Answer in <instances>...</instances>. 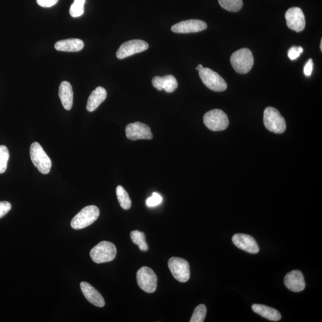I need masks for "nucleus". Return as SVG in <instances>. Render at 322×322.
<instances>
[{
    "instance_id": "aec40b11",
    "label": "nucleus",
    "mask_w": 322,
    "mask_h": 322,
    "mask_svg": "<svg viewBox=\"0 0 322 322\" xmlns=\"http://www.w3.org/2000/svg\"><path fill=\"white\" fill-rule=\"evenodd\" d=\"M107 92L105 89L102 87L97 88L93 90L89 97L87 110L90 112L95 111L100 104L105 100Z\"/></svg>"
},
{
    "instance_id": "1a4fd4ad",
    "label": "nucleus",
    "mask_w": 322,
    "mask_h": 322,
    "mask_svg": "<svg viewBox=\"0 0 322 322\" xmlns=\"http://www.w3.org/2000/svg\"><path fill=\"white\" fill-rule=\"evenodd\" d=\"M169 269L174 277L179 282H186L190 276V266L186 260L180 257H172L168 262Z\"/></svg>"
},
{
    "instance_id": "dca6fc26",
    "label": "nucleus",
    "mask_w": 322,
    "mask_h": 322,
    "mask_svg": "<svg viewBox=\"0 0 322 322\" xmlns=\"http://www.w3.org/2000/svg\"><path fill=\"white\" fill-rule=\"evenodd\" d=\"M80 287L85 298L92 305L98 307H103L105 305L103 296L91 285L88 282H82Z\"/></svg>"
},
{
    "instance_id": "a878e982",
    "label": "nucleus",
    "mask_w": 322,
    "mask_h": 322,
    "mask_svg": "<svg viewBox=\"0 0 322 322\" xmlns=\"http://www.w3.org/2000/svg\"><path fill=\"white\" fill-rule=\"evenodd\" d=\"M10 157L9 151L6 146L0 145V174L6 171Z\"/></svg>"
},
{
    "instance_id": "7c9ffc66",
    "label": "nucleus",
    "mask_w": 322,
    "mask_h": 322,
    "mask_svg": "<svg viewBox=\"0 0 322 322\" xmlns=\"http://www.w3.org/2000/svg\"><path fill=\"white\" fill-rule=\"evenodd\" d=\"M58 1L59 0H37V3L42 7H51L56 5Z\"/></svg>"
},
{
    "instance_id": "4be33fe9",
    "label": "nucleus",
    "mask_w": 322,
    "mask_h": 322,
    "mask_svg": "<svg viewBox=\"0 0 322 322\" xmlns=\"http://www.w3.org/2000/svg\"><path fill=\"white\" fill-rule=\"evenodd\" d=\"M119 204L122 209L128 210L132 207V201L124 188L118 186L116 190Z\"/></svg>"
},
{
    "instance_id": "7ed1b4c3",
    "label": "nucleus",
    "mask_w": 322,
    "mask_h": 322,
    "mask_svg": "<svg viewBox=\"0 0 322 322\" xmlns=\"http://www.w3.org/2000/svg\"><path fill=\"white\" fill-rule=\"evenodd\" d=\"M90 254L96 263L110 262L113 261L117 255V248L112 242L102 241L92 248Z\"/></svg>"
},
{
    "instance_id": "b1692460",
    "label": "nucleus",
    "mask_w": 322,
    "mask_h": 322,
    "mask_svg": "<svg viewBox=\"0 0 322 322\" xmlns=\"http://www.w3.org/2000/svg\"><path fill=\"white\" fill-rule=\"evenodd\" d=\"M223 9L231 12H237L243 6L242 0H218Z\"/></svg>"
},
{
    "instance_id": "0eeeda50",
    "label": "nucleus",
    "mask_w": 322,
    "mask_h": 322,
    "mask_svg": "<svg viewBox=\"0 0 322 322\" xmlns=\"http://www.w3.org/2000/svg\"><path fill=\"white\" fill-rule=\"evenodd\" d=\"M204 122L208 129L214 132L223 131L229 124L227 115L223 111L217 109L205 114Z\"/></svg>"
},
{
    "instance_id": "4468645a",
    "label": "nucleus",
    "mask_w": 322,
    "mask_h": 322,
    "mask_svg": "<svg viewBox=\"0 0 322 322\" xmlns=\"http://www.w3.org/2000/svg\"><path fill=\"white\" fill-rule=\"evenodd\" d=\"M232 241L237 247L250 254H256L260 251L257 243L250 235L235 234L232 238Z\"/></svg>"
},
{
    "instance_id": "6e6552de",
    "label": "nucleus",
    "mask_w": 322,
    "mask_h": 322,
    "mask_svg": "<svg viewBox=\"0 0 322 322\" xmlns=\"http://www.w3.org/2000/svg\"><path fill=\"white\" fill-rule=\"evenodd\" d=\"M137 281L140 288L147 293H154L157 288L156 274L149 267L144 266L137 271Z\"/></svg>"
},
{
    "instance_id": "f257e3e1",
    "label": "nucleus",
    "mask_w": 322,
    "mask_h": 322,
    "mask_svg": "<svg viewBox=\"0 0 322 322\" xmlns=\"http://www.w3.org/2000/svg\"><path fill=\"white\" fill-rule=\"evenodd\" d=\"M231 66L239 74H245L250 71L254 60L253 54L248 49H242L234 52L230 57Z\"/></svg>"
},
{
    "instance_id": "ddd939ff",
    "label": "nucleus",
    "mask_w": 322,
    "mask_h": 322,
    "mask_svg": "<svg viewBox=\"0 0 322 322\" xmlns=\"http://www.w3.org/2000/svg\"><path fill=\"white\" fill-rule=\"evenodd\" d=\"M207 25L205 22L197 20L190 19L180 22L171 27V31L175 33L179 34H189L195 33L206 30Z\"/></svg>"
},
{
    "instance_id": "9d476101",
    "label": "nucleus",
    "mask_w": 322,
    "mask_h": 322,
    "mask_svg": "<svg viewBox=\"0 0 322 322\" xmlns=\"http://www.w3.org/2000/svg\"><path fill=\"white\" fill-rule=\"evenodd\" d=\"M149 48V45L146 41L141 39H133L124 43L120 46L117 52V57L119 59L125 58L145 51Z\"/></svg>"
},
{
    "instance_id": "a211bd4d",
    "label": "nucleus",
    "mask_w": 322,
    "mask_h": 322,
    "mask_svg": "<svg viewBox=\"0 0 322 322\" xmlns=\"http://www.w3.org/2000/svg\"><path fill=\"white\" fill-rule=\"evenodd\" d=\"M84 44L81 39L70 38L60 40L56 43L54 48L58 51L67 52H78L84 48Z\"/></svg>"
},
{
    "instance_id": "c85d7f7f",
    "label": "nucleus",
    "mask_w": 322,
    "mask_h": 322,
    "mask_svg": "<svg viewBox=\"0 0 322 322\" xmlns=\"http://www.w3.org/2000/svg\"><path fill=\"white\" fill-rule=\"evenodd\" d=\"M303 52V49L302 47H292L289 50L288 53V56L292 60H295L297 59L298 57H299L300 54H301Z\"/></svg>"
},
{
    "instance_id": "473e14b6",
    "label": "nucleus",
    "mask_w": 322,
    "mask_h": 322,
    "mask_svg": "<svg viewBox=\"0 0 322 322\" xmlns=\"http://www.w3.org/2000/svg\"><path fill=\"white\" fill-rule=\"evenodd\" d=\"M202 68H203V66H202V65L200 64V65H198V66L196 68V70H197V71L200 70L201 69H202Z\"/></svg>"
},
{
    "instance_id": "5701e85b",
    "label": "nucleus",
    "mask_w": 322,
    "mask_h": 322,
    "mask_svg": "<svg viewBox=\"0 0 322 322\" xmlns=\"http://www.w3.org/2000/svg\"><path fill=\"white\" fill-rule=\"evenodd\" d=\"M130 237L133 243L138 245L141 251L143 252L148 251V245L146 242L145 235L143 232L138 230L132 231L130 233Z\"/></svg>"
},
{
    "instance_id": "39448f33",
    "label": "nucleus",
    "mask_w": 322,
    "mask_h": 322,
    "mask_svg": "<svg viewBox=\"0 0 322 322\" xmlns=\"http://www.w3.org/2000/svg\"><path fill=\"white\" fill-rule=\"evenodd\" d=\"M30 157L32 163L43 175H48L52 168V161L48 154L38 142H34L30 147Z\"/></svg>"
},
{
    "instance_id": "c756f323",
    "label": "nucleus",
    "mask_w": 322,
    "mask_h": 322,
    "mask_svg": "<svg viewBox=\"0 0 322 322\" xmlns=\"http://www.w3.org/2000/svg\"><path fill=\"white\" fill-rule=\"evenodd\" d=\"M11 208H12V205L10 202L7 201L0 202V219L5 217L10 211Z\"/></svg>"
},
{
    "instance_id": "f8f14e48",
    "label": "nucleus",
    "mask_w": 322,
    "mask_h": 322,
    "mask_svg": "<svg viewBox=\"0 0 322 322\" xmlns=\"http://www.w3.org/2000/svg\"><path fill=\"white\" fill-rule=\"evenodd\" d=\"M287 26L291 30L299 32L304 30L306 26V19L303 10L299 7H292L285 13Z\"/></svg>"
},
{
    "instance_id": "f03ea898",
    "label": "nucleus",
    "mask_w": 322,
    "mask_h": 322,
    "mask_svg": "<svg viewBox=\"0 0 322 322\" xmlns=\"http://www.w3.org/2000/svg\"><path fill=\"white\" fill-rule=\"evenodd\" d=\"M100 211L95 205H89L81 209L73 219L71 226L74 229L80 230L88 227L99 218Z\"/></svg>"
},
{
    "instance_id": "393cba45",
    "label": "nucleus",
    "mask_w": 322,
    "mask_h": 322,
    "mask_svg": "<svg viewBox=\"0 0 322 322\" xmlns=\"http://www.w3.org/2000/svg\"><path fill=\"white\" fill-rule=\"evenodd\" d=\"M85 3V0H74L70 10L72 17H77L82 15L84 12Z\"/></svg>"
},
{
    "instance_id": "f3484780",
    "label": "nucleus",
    "mask_w": 322,
    "mask_h": 322,
    "mask_svg": "<svg viewBox=\"0 0 322 322\" xmlns=\"http://www.w3.org/2000/svg\"><path fill=\"white\" fill-rule=\"evenodd\" d=\"M152 83L154 88L159 91L164 90L166 93L175 92L178 87L177 79L171 75H166L164 77L156 76L153 78Z\"/></svg>"
},
{
    "instance_id": "412c9836",
    "label": "nucleus",
    "mask_w": 322,
    "mask_h": 322,
    "mask_svg": "<svg viewBox=\"0 0 322 322\" xmlns=\"http://www.w3.org/2000/svg\"><path fill=\"white\" fill-rule=\"evenodd\" d=\"M252 309L256 314L269 320L277 321L281 319V313L271 307L255 304L252 306Z\"/></svg>"
},
{
    "instance_id": "2f4dec72",
    "label": "nucleus",
    "mask_w": 322,
    "mask_h": 322,
    "mask_svg": "<svg viewBox=\"0 0 322 322\" xmlns=\"http://www.w3.org/2000/svg\"><path fill=\"white\" fill-rule=\"evenodd\" d=\"M313 69V61L312 59H310L306 63L304 68V73L307 77H309L312 73Z\"/></svg>"
},
{
    "instance_id": "20e7f679",
    "label": "nucleus",
    "mask_w": 322,
    "mask_h": 322,
    "mask_svg": "<svg viewBox=\"0 0 322 322\" xmlns=\"http://www.w3.org/2000/svg\"><path fill=\"white\" fill-rule=\"evenodd\" d=\"M263 120L266 128L274 133H283L287 127L284 117L276 109L273 107L265 109Z\"/></svg>"
},
{
    "instance_id": "6ab92c4d",
    "label": "nucleus",
    "mask_w": 322,
    "mask_h": 322,
    "mask_svg": "<svg viewBox=\"0 0 322 322\" xmlns=\"http://www.w3.org/2000/svg\"><path fill=\"white\" fill-rule=\"evenodd\" d=\"M59 96L65 110H71L73 105L74 93L70 82L63 81L61 83L59 90Z\"/></svg>"
},
{
    "instance_id": "72a5a7b5",
    "label": "nucleus",
    "mask_w": 322,
    "mask_h": 322,
    "mask_svg": "<svg viewBox=\"0 0 322 322\" xmlns=\"http://www.w3.org/2000/svg\"><path fill=\"white\" fill-rule=\"evenodd\" d=\"M320 50H321V51H322V39H321V41H320Z\"/></svg>"
},
{
    "instance_id": "cd10ccee",
    "label": "nucleus",
    "mask_w": 322,
    "mask_h": 322,
    "mask_svg": "<svg viewBox=\"0 0 322 322\" xmlns=\"http://www.w3.org/2000/svg\"><path fill=\"white\" fill-rule=\"evenodd\" d=\"M162 202V198L161 195L154 192L152 197L146 200V205L149 207H154L161 204Z\"/></svg>"
},
{
    "instance_id": "9b49d317",
    "label": "nucleus",
    "mask_w": 322,
    "mask_h": 322,
    "mask_svg": "<svg viewBox=\"0 0 322 322\" xmlns=\"http://www.w3.org/2000/svg\"><path fill=\"white\" fill-rule=\"evenodd\" d=\"M125 133L126 137L132 140L153 139L149 126L140 122L131 123L126 125Z\"/></svg>"
},
{
    "instance_id": "2eb2a0df",
    "label": "nucleus",
    "mask_w": 322,
    "mask_h": 322,
    "mask_svg": "<svg viewBox=\"0 0 322 322\" xmlns=\"http://www.w3.org/2000/svg\"><path fill=\"white\" fill-rule=\"evenodd\" d=\"M284 283L289 290L295 292H301L306 287L305 278L299 270L291 271L286 275Z\"/></svg>"
},
{
    "instance_id": "423d86ee",
    "label": "nucleus",
    "mask_w": 322,
    "mask_h": 322,
    "mask_svg": "<svg viewBox=\"0 0 322 322\" xmlns=\"http://www.w3.org/2000/svg\"><path fill=\"white\" fill-rule=\"evenodd\" d=\"M198 71L202 82L209 89L216 92L225 91L227 89L226 82L216 72L204 67Z\"/></svg>"
},
{
    "instance_id": "bb28decb",
    "label": "nucleus",
    "mask_w": 322,
    "mask_h": 322,
    "mask_svg": "<svg viewBox=\"0 0 322 322\" xmlns=\"http://www.w3.org/2000/svg\"><path fill=\"white\" fill-rule=\"evenodd\" d=\"M207 314V308L204 305L198 306L195 308L190 322H203Z\"/></svg>"
}]
</instances>
